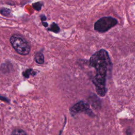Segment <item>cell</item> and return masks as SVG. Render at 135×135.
<instances>
[{
	"instance_id": "6",
	"label": "cell",
	"mask_w": 135,
	"mask_h": 135,
	"mask_svg": "<svg viewBox=\"0 0 135 135\" xmlns=\"http://www.w3.org/2000/svg\"><path fill=\"white\" fill-rule=\"evenodd\" d=\"M11 135H27V134L24 131L21 129H17L14 130L12 132Z\"/></svg>"
},
{
	"instance_id": "7",
	"label": "cell",
	"mask_w": 135,
	"mask_h": 135,
	"mask_svg": "<svg viewBox=\"0 0 135 135\" xmlns=\"http://www.w3.org/2000/svg\"><path fill=\"white\" fill-rule=\"evenodd\" d=\"M49 30L56 33L59 31V27H58L57 25L55 24V23H53L51 26V28H49Z\"/></svg>"
},
{
	"instance_id": "5",
	"label": "cell",
	"mask_w": 135,
	"mask_h": 135,
	"mask_svg": "<svg viewBox=\"0 0 135 135\" xmlns=\"http://www.w3.org/2000/svg\"><path fill=\"white\" fill-rule=\"evenodd\" d=\"M34 59L35 62L38 64H43L44 62V55L41 52H37L35 55Z\"/></svg>"
},
{
	"instance_id": "8",
	"label": "cell",
	"mask_w": 135,
	"mask_h": 135,
	"mask_svg": "<svg viewBox=\"0 0 135 135\" xmlns=\"http://www.w3.org/2000/svg\"><path fill=\"white\" fill-rule=\"evenodd\" d=\"M32 72L33 70L31 69H28L26 71H25V72H24L23 73V75L25 77V78H28L29 77V75L32 74Z\"/></svg>"
},
{
	"instance_id": "4",
	"label": "cell",
	"mask_w": 135,
	"mask_h": 135,
	"mask_svg": "<svg viewBox=\"0 0 135 135\" xmlns=\"http://www.w3.org/2000/svg\"><path fill=\"white\" fill-rule=\"evenodd\" d=\"M70 111L72 115L81 112H84L90 116L94 115L93 113L90 109L89 105L83 101H81L74 104L70 109Z\"/></svg>"
},
{
	"instance_id": "1",
	"label": "cell",
	"mask_w": 135,
	"mask_h": 135,
	"mask_svg": "<svg viewBox=\"0 0 135 135\" xmlns=\"http://www.w3.org/2000/svg\"><path fill=\"white\" fill-rule=\"evenodd\" d=\"M90 65L95 68L97 71L92 80L96 91L98 95L104 97L107 92V74L112 67V63L107 51L101 49L94 53L90 59Z\"/></svg>"
},
{
	"instance_id": "9",
	"label": "cell",
	"mask_w": 135,
	"mask_h": 135,
	"mask_svg": "<svg viewBox=\"0 0 135 135\" xmlns=\"http://www.w3.org/2000/svg\"><path fill=\"white\" fill-rule=\"evenodd\" d=\"M39 3H37L36 4H35L36 5V6L35 7H34V8L36 9V10H39L41 9V6H40V4H38Z\"/></svg>"
},
{
	"instance_id": "2",
	"label": "cell",
	"mask_w": 135,
	"mask_h": 135,
	"mask_svg": "<svg viewBox=\"0 0 135 135\" xmlns=\"http://www.w3.org/2000/svg\"><path fill=\"white\" fill-rule=\"evenodd\" d=\"M10 42L15 50L20 54L25 55L28 54L30 51V47L28 43L21 36L14 34L10 38Z\"/></svg>"
},
{
	"instance_id": "3",
	"label": "cell",
	"mask_w": 135,
	"mask_h": 135,
	"mask_svg": "<svg viewBox=\"0 0 135 135\" xmlns=\"http://www.w3.org/2000/svg\"><path fill=\"white\" fill-rule=\"evenodd\" d=\"M118 21L112 17H103L98 20L94 24V30L99 32L103 33L114 26Z\"/></svg>"
}]
</instances>
